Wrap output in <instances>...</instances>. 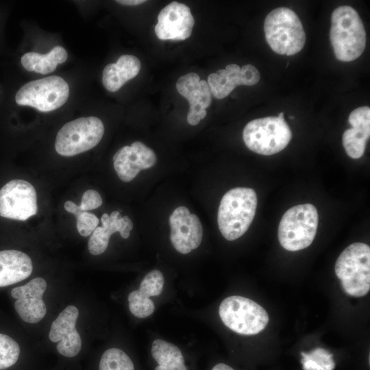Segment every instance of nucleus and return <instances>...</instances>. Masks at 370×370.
I'll return each mask as SVG.
<instances>
[{
  "mask_svg": "<svg viewBox=\"0 0 370 370\" xmlns=\"http://www.w3.org/2000/svg\"><path fill=\"white\" fill-rule=\"evenodd\" d=\"M257 195L252 188L237 187L222 197L217 214L219 229L227 241H234L248 230L256 214Z\"/></svg>",
  "mask_w": 370,
  "mask_h": 370,
  "instance_id": "obj_1",
  "label": "nucleus"
},
{
  "mask_svg": "<svg viewBox=\"0 0 370 370\" xmlns=\"http://www.w3.org/2000/svg\"><path fill=\"white\" fill-rule=\"evenodd\" d=\"M330 39L338 60L351 62L362 55L367 35L360 16L352 7L340 6L333 11Z\"/></svg>",
  "mask_w": 370,
  "mask_h": 370,
  "instance_id": "obj_2",
  "label": "nucleus"
},
{
  "mask_svg": "<svg viewBox=\"0 0 370 370\" xmlns=\"http://www.w3.org/2000/svg\"><path fill=\"white\" fill-rule=\"evenodd\" d=\"M264 32L267 43L278 54L295 55L305 45L301 22L295 12L287 8H275L267 14Z\"/></svg>",
  "mask_w": 370,
  "mask_h": 370,
  "instance_id": "obj_3",
  "label": "nucleus"
},
{
  "mask_svg": "<svg viewBox=\"0 0 370 370\" xmlns=\"http://www.w3.org/2000/svg\"><path fill=\"white\" fill-rule=\"evenodd\" d=\"M335 273L348 295L363 297L370 290V247L354 243L346 247L335 263Z\"/></svg>",
  "mask_w": 370,
  "mask_h": 370,
  "instance_id": "obj_4",
  "label": "nucleus"
},
{
  "mask_svg": "<svg viewBox=\"0 0 370 370\" xmlns=\"http://www.w3.org/2000/svg\"><path fill=\"white\" fill-rule=\"evenodd\" d=\"M318 212L310 204L295 206L282 216L278 227V240L283 248L296 251L309 247L318 227Z\"/></svg>",
  "mask_w": 370,
  "mask_h": 370,
  "instance_id": "obj_5",
  "label": "nucleus"
},
{
  "mask_svg": "<svg viewBox=\"0 0 370 370\" xmlns=\"http://www.w3.org/2000/svg\"><path fill=\"white\" fill-rule=\"evenodd\" d=\"M292 137L290 127L284 121V112L278 116L256 119L244 127L243 138L251 151L264 156L283 150Z\"/></svg>",
  "mask_w": 370,
  "mask_h": 370,
  "instance_id": "obj_6",
  "label": "nucleus"
},
{
  "mask_svg": "<svg viewBox=\"0 0 370 370\" xmlns=\"http://www.w3.org/2000/svg\"><path fill=\"white\" fill-rule=\"evenodd\" d=\"M223 324L243 335H254L267 326V312L254 301L242 296H230L222 301L219 308Z\"/></svg>",
  "mask_w": 370,
  "mask_h": 370,
  "instance_id": "obj_7",
  "label": "nucleus"
},
{
  "mask_svg": "<svg viewBox=\"0 0 370 370\" xmlns=\"http://www.w3.org/2000/svg\"><path fill=\"white\" fill-rule=\"evenodd\" d=\"M103 134L104 125L99 118H78L66 123L58 131L55 149L61 156H75L97 146Z\"/></svg>",
  "mask_w": 370,
  "mask_h": 370,
  "instance_id": "obj_8",
  "label": "nucleus"
},
{
  "mask_svg": "<svg viewBox=\"0 0 370 370\" xmlns=\"http://www.w3.org/2000/svg\"><path fill=\"white\" fill-rule=\"evenodd\" d=\"M69 95L67 82L60 76L51 75L24 84L17 91L15 101L18 105L31 106L38 111L48 112L63 106Z\"/></svg>",
  "mask_w": 370,
  "mask_h": 370,
  "instance_id": "obj_9",
  "label": "nucleus"
},
{
  "mask_svg": "<svg viewBox=\"0 0 370 370\" xmlns=\"http://www.w3.org/2000/svg\"><path fill=\"white\" fill-rule=\"evenodd\" d=\"M34 187L23 180H12L0 189V216L25 221L37 213Z\"/></svg>",
  "mask_w": 370,
  "mask_h": 370,
  "instance_id": "obj_10",
  "label": "nucleus"
},
{
  "mask_svg": "<svg viewBox=\"0 0 370 370\" xmlns=\"http://www.w3.org/2000/svg\"><path fill=\"white\" fill-rule=\"evenodd\" d=\"M169 225L170 239L178 252L186 254L200 245L203 236L201 223L187 208L177 207L169 217Z\"/></svg>",
  "mask_w": 370,
  "mask_h": 370,
  "instance_id": "obj_11",
  "label": "nucleus"
},
{
  "mask_svg": "<svg viewBox=\"0 0 370 370\" xmlns=\"http://www.w3.org/2000/svg\"><path fill=\"white\" fill-rule=\"evenodd\" d=\"M194 24L190 8L173 1L160 12L155 33L160 40H184L190 36Z\"/></svg>",
  "mask_w": 370,
  "mask_h": 370,
  "instance_id": "obj_12",
  "label": "nucleus"
},
{
  "mask_svg": "<svg viewBox=\"0 0 370 370\" xmlns=\"http://www.w3.org/2000/svg\"><path fill=\"white\" fill-rule=\"evenodd\" d=\"M47 288V282L42 278L31 280L23 286L14 288L11 291L16 299L14 308L19 317L27 323H36L41 321L47 312L42 295Z\"/></svg>",
  "mask_w": 370,
  "mask_h": 370,
  "instance_id": "obj_13",
  "label": "nucleus"
},
{
  "mask_svg": "<svg viewBox=\"0 0 370 370\" xmlns=\"http://www.w3.org/2000/svg\"><path fill=\"white\" fill-rule=\"evenodd\" d=\"M78 316L77 308L69 306L52 322L49 338L58 343L57 351L64 357L73 358L81 351L82 339L75 328Z\"/></svg>",
  "mask_w": 370,
  "mask_h": 370,
  "instance_id": "obj_14",
  "label": "nucleus"
},
{
  "mask_svg": "<svg viewBox=\"0 0 370 370\" xmlns=\"http://www.w3.org/2000/svg\"><path fill=\"white\" fill-rule=\"evenodd\" d=\"M156 160L155 152L140 141L121 147L113 156L114 170L125 182H131L141 170L153 166Z\"/></svg>",
  "mask_w": 370,
  "mask_h": 370,
  "instance_id": "obj_15",
  "label": "nucleus"
},
{
  "mask_svg": "<svg viewBox=\"0 0 370 370\" xmlns=\"http://www.w3.org/2000/svg\"><path fill=\"white\" fill-rule=\"evenodd\" d=\"M176 89L190 104L188 123L191 125H197L206 116V109L212 101V93L207 81L200 80L195 73H189L177 80Z\"/></svg>",
  "mask_w": 370,
  "mask_h": 370,
  "instance_id": "obj_16",
  "label": "nucleus"
},
{
  "mask_svg": "<svg viewBox=\"0 0 370 370\" xmlns=\"http://www.w3.org/2000/svg\"><path fill=\"white\" fill-rule=\"evenodd\" d=\"M260 80V73L251 64L241 68L230 64L224 69H219L208 75L207 82L212 95L217 99H223L240 85L253 86Z\"/></svg>",
  "mask_w": 370,
  "mask_h": 370,
  "instance_id": "obj_17",
  "label": "nucleus"
},
{
  "mask_svg": "<svg viewBox=\"0 0 370 370\" xmlns=\"http://www.w3.org/2000/svg\"><path fill=\"white\" fill-rule=\"evenodd\" d=\"M348 121L352 127L343 134L342 142L347 154L352 158H361L370 136V108L359 107L351 112Z\"/></svg>",
  "mask_w": 370,
  "mask_h": 370,
  "instance_id": "obj_18",
  "label": "nucleus"
},
{
  "mask_svg": "<svg viewBox=\"0 0 370 370\" xmlns=\"http://www.w3.org/2000/svg\"><path fill=\"white\" fill-rule=\"evenodd\" d=\"M32 270V260L26 254L14 249L0 251V287L27 278Z\"/></svg>",
  "mask_w": 370,
  "mask_h": 370,
  "instance_id": "obj_19",
  "label": "nucleus"
},
{
  "mask_svg": "<svg viewBox=\"0 0 370 370\" xmlns=\"http://www.w3.org/2000/svg\"><path fill=\"white\" fill-rule=\"evenodd\" d=\"M141 69L139 59L132 55L120 56L116 63L107 64L102 73V83L110 92L119 90L127 81L135 77Z\"/></svg>",
  "mask_w": 370,
  "mask_h": 370,
  "instance_id": "obj_20",
  "label": "nucleus"
},
{
  "mask_svg": "<svg viewBox=\"0 0 370 370\" xmlns=\"http://www.w3.org/2000/svg\"><path fill=\"white\" fill-rule=\"evenodd\" d=\"M67 58L66 49L63 47L56 46L46 54L26 53L21 57V62L25 70L45 75L53 72L58 64L64 63Z\"/></svg>",
  "mask_w": 370,
  "mask_h": 370,
  "instance_id": "obj_21",
  "label": "nucleus"
},
{
  "mask_svg": "<svg viewBox=\"0 0 370 370\" xmlns=\"http://www.w3.org/2000/svg\"><path fill=\"white\" fill-rule=\"evenodd\" d=\"M151 353L157 363L154 370H188L182 351L174 344L156 339L152 343Z\"/></svg>",
  "mask_w": 370,
  "mask_h": 370,
  "instance_id": "obj_22",
  "label": "nucleus"
},
{
  "mask_svg": "<svg viewBox=\"0 0 370 370\" xmlns=\"http://www.w3.org/2000/svg\"><path fill=\"white\" fill-rule=\"evenodd\" d=\"M99 370H135L134 362L123 350L110 348L101 356Z\"/></svg>",
  "mask_w": 370,
  "mask_h": 370,
  "instance_id": "obj_23",
  "label": "nucleus"
},
{
  "mask_svg": "<svg viewBox=\"0 0 370 370\" xmlns=\"http://www.w3.org/2000/svg\"><path fill=\"white\" fill-rule=\"evenodd\" d=\"M303 370H334L333 355L323 348H316L309 353H301Z\"/></svg>",
  "mask_w": 370,
  "mask_h": 370,
  "instance_id": "obj_24",
  "label": "nucleus"
},
{
  "mask_svg": "<svg viewBox=\"0 0 370 370\" xmlns=\"http://www.w3.org/2000/svg\"><path fill=\"white\" fill-rule=\"evenodd\" d=\"M19 345L12 338L0 333V370L11 367L20 356Z\"/></svg>",
  "mask_w": 370,
  "mask_h": 370,
  "instance_id": "obj_25",
  "label": "nucleus"
},
{
  "mask_svg": "<svg viewBox=\"0 0 370 370\" xmlns=\"http://www.w3.org/2000/svg\"><path fill=\"white\" fill-rule=\"evenodd\" d=\"M128 303L131 313L138 318H145L151 315L155 309L153 301L139 290L129 294Z\"/></svg>",
  "mask_w": 370,
  "mask_h": 370,
  "instance_id": "obj_26",
  "label": "nucleus"
},
{
  "mask_svg": "<svg viewBox=\"0 0 370 370\" xmlns=\"http://www.w3.org/2000/svg\"><path fill=\"white\" fill-rule=\"evenodd\" d=\"M164 276L159 270H153L142 280L139 291L148 297L158 296L163 291Z\"/></svg>",
  "mask_w": 370,
  "mask_h": 370,
  "instance_id": "obj_27",
  "label": "nucleus"
},
{
  "mask_svg": "<svg viewBox=\"0 0 370 370\" xmlns=\"http://www.w3.org/2000/svg\"><path fill=\"white\" fill-rule=\"evenodd\" d=\"M112 234L103 227H97L91 234L88 243L90 253L94 256L103 254L108 245Z\"/></svg>",
  "mask_w": 370,
  "mask_h": 370,
  "instance_id": "obj_28",
  "label": "nucleus"
},
{
  "mask_svg": "<svg viewBox=\"0 0 370 370\" xmlns=\"http://www.w3.org/2000/svg\"><path fill=\"white\" fill-rule=\"evenodd\" d=\"M77 219V229L82 236H88L97 227L99 219L92 213L84 211Z\"/></svg>",
  "mask_w": 370,
  "mask_h": 370,
  "instance_id": "obj_29",
  "label": "nucleus"
},
{
  "mask_svg": "<svg viewBox=\"0 0 370 370\" xmlns=\"http://www.w3.org/2000/svg\"><path fill=\"white\" fill-rule=\"evenodd\" d=\"M102 201L100 194L95 190L90 189L83 194L79 206L83 211L91 210L99 208Z\"/></svg>",
  "mask_w": 370,
  "mask_h": 370,
  "instance_id": "obj_30",
  "label": "nucleus"
},
{
  "mask_svg": "<svg viewBox=\"0 0 370 370\" xmlns=\"http://www.w3.org/2000/svg\"><path fill=\"white\" fill-rule=\"evenodd\" d=\"M64 209L74 214L76 217H78L84 211L80 208L79 206L76 205L71 201H66L64 205Z\"/></svg>",
  "mask_w": 370,
  "mask_h": 370,
  "instance_id": "obj_31",
  "label": "nucleus"
},
{
  "mask_svg": "<svg viewBox=\"0 0 370 370\" xmlns=\"http://www.w3.org/2000/svg\"><path fill=\"white\" fill-rule=\"evenodd\" d=\"M146 1L145 0H118L116 1L119 4H122L124 5H140L143 3H145Z\"/></svg>",
  "mask_w": 370,
  "mask_h": 370,
  "instance_id": "obj_32",
  "label": "nucleus"
},
{
  "mask_svg": "<svg viewBox=\"0 0 370 370\" xmlns=\"http://www.w3.org/2000/svg\"><path fill=\"white\" fill-rule=\"evenodd\" d=\"M211 370H234V369L227 364L219 362L215 365L214 366H213Z\"/></svg>",
  "mask_w": 370,
  "mask_h": 370,
  "instance_id": "obj_33",
  "label": "nucleus"
}]
</instances>
